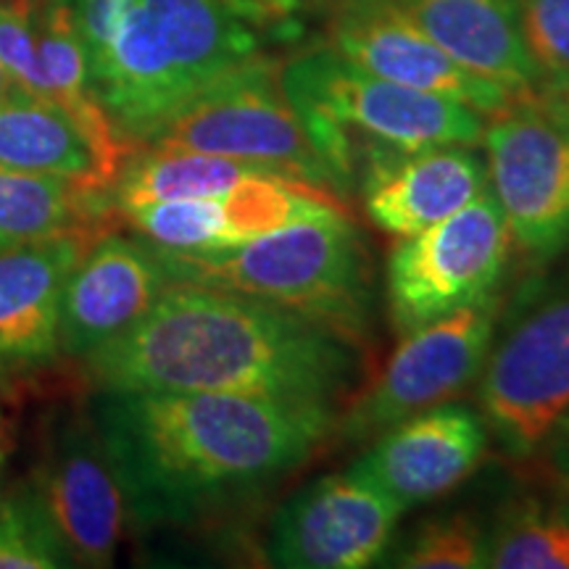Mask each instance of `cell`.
Segmentation results:
<instances>
[{
    "mask_svg": "<svg viewBox=\"0 0 569 569\" xmlns=\"http://www.w3.org/2000/svg\"><path fill=\"white\" fill-rule=\"evenodd\" d=\"M98 227L27 240L0 253V375H24L61 356V298Z\"/></svg>",
    "mask_w": 569,
    "mask_h": 569,
    "instance_id": "obj_17",
    "label": "cell"
},
{
    "mask_svg": "<svg viewBox=\"0 0 569 569\" xmlns=\"http://www.w3.org/2000/svg\"><path fill=\"white\" fill-rule=\"evenodd\" d=\"M538 451H543L546 465H549L553 480L569 490V409L559 417V422L551 427V432L540 443Z\"/></svg>",
    "mask_w": 569,
    "mask_h": 569,
    "instance_id": "obj_29",
    "label": "cell"
},
{
    "mask_svg": "<svg viewBox=\"0 0 569 569\" xmlns=\"http://www.w3.org/2000/svg\"><path fill=\"white\" fill-rule=\"evenodd\" d=\"M496 319L493 293L403 336L388 367L336 425L338 436L346 443H369L407 417L465 393L486 365Z\"/></svg>",
    "mask_w": 569,
    "mask_h": 569,
    "instance_id": "obj_10",
    "label": "cell"
},
{
    "mask_svg": "<svg viewBox=\"0 0 569 569\" xmlns=\"http://www.w3.org/2000/svg\"><path fill=\"white\" fill-rule=\"evenodd\" d=\"M134 0H69L90 67L106 53Z\"/></svg>",
    "mask_w": 569,
    "mask_h": 569,
    "instance_id": "obj_28",
    "label": "cell"
},
{
    "mask_svg": "<svg viewBox=\"0 0 569 569\" xmlns=\"http://www.w3.org/2000/svg\"><path fill=\"white\" fill-rule=\"evenodd\" d=\"M330 46L369 74L472 106L493 117L519 98L482 80L451 56L396 6V0H325Z\"/></svg>",
    "mask_w": 569,
    "mask_h": 569,
    "instance_id": "obj_13",
    "label": "cell"
},
{
    "mask_svg": "<svg viewBox=\"0 0 569 569\" xmlns=\"http://www.w3.org/2000/svg\"><path fill=\"white\" fill-rule=\"evenodd\" d=\"M288 177L272 167L224 156L198 151H163V148H138L124 163L122 174L111 188V206L127 213L140 206L180 198L219 196L248 177ZM293 180V177H288ZM298 182V180H296ZM306 184V182H303Z\"/></svg>",
    "mask_w": 569,
    "mask_h": 569,
    "instance_id": "obj_21",
    "label": "cell"
},
{
    "mask_svg": "<svg viewBox=\"0 0 569 569\" xmlns=\"http://www.w3.org/2000/svg\"><path fill=\"white\" fill-rule=\"evenodd\" d=\"M403 509L353 469L306 486L274 515L267 553L284 569H365L393 543Z\"/></svg>",
    "mask_w": 569,
    "mask_h": 569,
    "instance_id": "obj_12",
    "label": "cell"
},
{
    "mask_svg": "<svg viewBox=\"0 0 569 569\" xmlns=\"http://www.w3.org/2000/svg\"><path fill=\"white\" fill-rule=\"evenodd\" d=\"M538 98L549 106L551 111H557L565 122H569V84H561V88L553 90H543L538 92Z\"/></svg>",
    "mask_w": 569,
    "mask_h": 569,
    "instance_id": "obj_30",
    "label": "cell"
},
{
    "mask_svg": "<svg viewBox=\"0 0 569 569\" xmlns=\"http://www.w3.org/2000/svg\"><path fill=\"white\" fill-rule=\"evenodd\" d=\"M32 486L67 546L71 567H111L132 509L92 415H71L48 430Z\"/></svg>",
    "mask_w": 569,
    "mask_h": 569,
    "instance_id": "obj_11",
    "label": "cell"
},
{
    "mask_svg": "<svg viewBox=\"0 0 569 569\" xmlns=\"http://www.w3.org/2000/svg\"><path fill=\"white\" fill-rule=\"evenodd\" d=\"M282 88L338 196L386 156L472 146L488 119L453 98L369 74L332 46L282 61Z\"/></svg>",
    "mask_w": 569,
    "mask_h": 569,
    "instance_id": "obj_4",
    "label": "cell"
},
{
    "mask_svg": "<svg viewBox=\"0 0 569 569\" xmlns=\"http://www.w3.org/2000/svg\"><path fill=\"white\" fill-rule=\"evenodd\" d=\"M517 17L538 92L569 84V0H517Z\"/></svg>",
    "mask_w": 569,
    "mask_h": 569,
    "instance_id": "obj_26",
    "label": "cell"
},
{
    "mask_svg": "<svg viewBox=\"0 0 569 569\" xmlns=\"http://www.w3.org/2000/svg\"><path fill=\"white\" fill-rule=\"evenodd\" d=\"M488 425L465 403H438L369 440L351 467L403 511L451 493L488 453Z\"/></svg>",
    "mask_w": 569,
    "mask_h": 569,
    "instance_id": "obj_15",
    "label": "cell"
},
{
    "mask_svg": "<svg viewBox=\"0 0 569 569\" xmlns=\"http://www.w3.org/2000/svg\"><path fill=\"white\" fill-rule=\"evenodd\" d=\"M92 419L138 522H188L303 467L336 407L211 390H101Z\"/></svg>",
    "mask_w": 569,
    "mask_h": 569,
    "instance_id": "obj_1",
    "label": "cell"
},
{
    "mask_svg": "<svg viewBox=\"0 0 569 569\" xmlns=\"http://www.w3.org/2000/svg\"><path fill=\"white\" fill-rule=\"evenodd\" d=\"M172 277L156 246L101 232L71 269L61 298L59 346L71 359L119 338L151 311Z\"/></svg>",
    "mask_w": 569,
    "mask_h": 569,
    "instance_id": "obj_16",
    "label": "cell"
},
{
    "mask_svg": "<svg viewBox=\"0 0 569 569\" xmlns=\"http://www.w3.org/2000/svg\"><path fill=\"white\" fill-rule=\"evenodd\" d=\"M9 451H11V430H9V422H6L3 409H0V475H3V467H6V459H9Z\"/></svg>",
    "mask_w": 569,
    "mask_h": 569,
    "instance_id": "obj_31",
    "label": "cell"
},
{
    "mask_svg": "<svg viewBox=\"0 0 569 569\" xmlns=\"http://www.w3.org/2000/svg\"><path fill=\"white\" fill-rule=\"evenodd\" d=\"M6 98H11V88H9V77H6L3 71V63H0V101H6Z\"/></svg>",
    "mask_w": 569,
    "mask_h": 569,
    "instance_id": "obj_32",
    "label": "cell"
},
{
    "mask_svg": "<svg viewBox=\"0 0 569 569\" xmlns=\"http://www.w3.org/2000/svg\"><path fill=\"white\" fill-rule=\"evenodd\" d=\"M0 169L59 177L106 193L117 182L59 106L17 96L0 101Z\"/></svg>",
    "mask_w": 569,
    "mask_h": 569,
    "instance_id": "obj_20",
    "label": "cell"
},
{
    "mask_svg": "<svg viewBox=\"0 0 569 569\" xmlns=\"http://www.w3.org/2000/svg\"><path fill=\"white\" fill-rule=\"evenodd\" d=\"M336 209H343L338 196L267 174L248 177L219 196L140 206L122 217L163 251H213Z\"/></svg>",
    "mask_w": 569,
    "mask_h": 569,
    "instance_id": "obj_14",
    "label": "cell"
},
{
    "mask_svg": "<svg viewBox=\"0 0 569 569\" xmlns=\"http://www.w3.org/2000/svg\"><path fill=\"white\" fill-rule=\"evenodd\" d=\"M111 193L84 184L0 169V253L56 232L98 227Z\"/></svg>",
    "mask_w": 569,
    "mask_h": 569,
    "instance_id": "obj_22",
    "label": "cell"
},
{
    "mask_svg": "<svg viewBox=\"0 0 569 569\" xmlns=\"http://www.w3.org/2000/svg\"><path fill=\"white\" fill-rule=\"evenodd\" d=\"M407 569H480L488 567V536L467 515L422 522L388 561Z\"/></svg>",
    "mask_w": 569,
    "mask_h": 569,
    "instance_id": "obj_25",
    "label": "cell"
},
{
    "mask_svg": "<svg viewBox=\"0 0 569 569\" xmlns=\"http://www.w3.org/2000/svg\"><path fill=\"white\" fill-rule=\"evenodd\" d=\"M71 567L67 546L32 482L0 498V569Z\"/></svg>",
    "mask_w": 569,
    "mask_h": 569,
    "instance_id": "obj_24",
    "label": "cell"
},
{
    "mask_svg": "<svg viewBox=\"0 0 569 569\" xmlns=\"http://www.w3.org/2000/svg\"><path fill=\"white\" fill-rule=\"evenodd\" d=\"M17 3H27V6H34V9H40V6L46 3V0H17Z\"/></svg>",
    "mask_w": 569,
    "mask_h": 569,
    "instance_id": "obj_33",
    "label": "cell"
},
{
    "mask_svg": "<svg viewBox=\"0 0 569 569\" xmlns=\"http://www.w3.org/2000/svg\"><path fill=\"white\" fill-rule=\"evenodd\" d=\"M488 188V163L469 146L377 159L359 177L369 222L396 238H409L443 222Z\"/></svg>",
    "mask_w": 569,
    "mask_h": 569,
    "instance_id": "obj_18",
    "label": "cell"
},
{
    "mask_svg": "<svg viewBox=\"0 0 569 569\" xmlns=\"http://www.w3.org/2000/svg\"><path fill=\"white\" fill-rule=\"evenodd\" d=\"M396 6L459 67L517 98L538 96V71L525 51L517 0H396Z\"/></svg>",
    "mask_w": 569,
    "mask_h": 569,
    "instance_id": "obj_19",
    "label": "cell"
},
{
    "mask_svg": "<svg viewBox=\"0 0 569 569\" xmlns=\"http://www.w3.org/2000/svg\"><path fill=\"white\" fill-rule=\"evenodd\" d=\"M0 63L9 77L11 96L46 101L38 56V9L34 6L0 0Z\"/></svg>",
    "mask_w": 569,
    "mask_h": 569,
    "instance_id": "obj_27",
    "label": "cell"
},
{
    "mask_svg": "<svg viewBox=\"0 0 569 569\" xmlns=\"http://www.w3.org/2000/svg\"><path fill=\"white\" fill-rule=\"evenodd\" d=\"M480 140L511 243L538 261L557 256L569 243V122L528 96L493 113Z\"/></svg>",
    "mask_w": 569,
    "mask_h": 569,
    "instance_id": "obj_9",
    "label": "cell"
},
{
    "mask_svg": "<svg viewBox=\"0 0 569 569\" xmlns=\"http://www.w3.org/2000/svg\"><path fill=\"white\" fill-rule=\"evenodd\" d=\"M480 415L511 459H528L569 409V284L517 311L490 343L480 372Z\"/></svg>",
    "mask_w": 569,
    "mask_h": 569,
    "instance_id": "obj_8",
    "label": "cell"
},
{
    "mask_svg": "<svg viewBox=\"0 0 569 569\" xmlns=\"http://www.w3.org/2000/svg\"><path fill=\"white\" fill-rule=\"evenodd\" d=\"M92 386L211 390L336 403L359 375V343L256 298L169 282L140 322L84 356Z\"/></svg>",
    "mask_w": 569,
    "mask_h": 569,
    "instance_id": "obj_2",
    "label": "cell"
},
{
    "mask_svg": "<svg viewBox=\"0 0 569 569\" xmlns=\"http://www.w3.org/2000/svg\"><path fill=\"white\" fill-rule=\"evenodd\" d=\"M317 6L325 0H134L90 67L92 88L140 148L219 77L301 46Z\"/></svg>",
    "mask_w": 569,
    "mask_h": 569,
    "instance_id": "obj_3",
    "label": "cell"
},
{
    "mask_svg": "<svg viewBox=\"0 0 569 569\" xmlns=\"http://www.w3.org/2000/svg\"><path fill=\"white\" fill-rule=\"evenodd\" d=\"M511 234L490 184L443 222L401 238L388 259V315L396 336L438 322L493 296Z\"/></svg>",
    "mask_w": 569,
    "mask_h": 569,
    "instance_id": "obj_7",
    "label": "cell"
},
{
    "mask_svg": "<svg viewBox=\"0 0 569 569\" xmlns=\"http://www.w3.org/2000/svg\"><path fill=\"white\" fill-rule=\"evenodd\" d=\"M488 567L569 569V503H509L488 532Z\"/></svg>",
    "mask_w": 569,
    "mask_h": 569,
    "instance_id": "obj_23",
    "label": "cell"
},
{
    "mask_svg": "<svg viewBox=\"0 0 569 569\" xmlns=\"http://www.w3.org/2000/svg\"><path fill=\"white\" fill-rule=\"evenodd\" d=\"M172 282H193L296 311L361 343L369 317V261L343 209L213 251H163Z\"/></svg>",
    "mask_w": 569,
    "mask_h": 569,
    "instance_id": "obj_5",
    "label": "cell"
},
{
    "mask_svg": "<svg viewBox=\"0 0 569 569\" xmlns=\"http://www.w3.org/2000/svg\"><path fill=\"white\" fill-rule=\"evenodd\" d=\"M140 148L198 151L272 167L338 196L282 88V59H256L182 103Z\"/></svg>",
    "mask_w": 569,
    "mask_h": 569,
    "instance_id": "obj_6",
    "label": "cell"
}]
</instances>
